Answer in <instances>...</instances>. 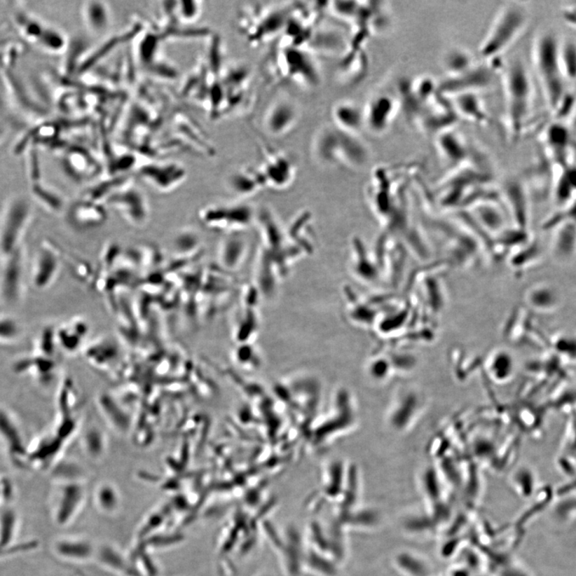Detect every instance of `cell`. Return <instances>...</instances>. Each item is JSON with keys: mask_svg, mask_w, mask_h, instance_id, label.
Instances as JSON below:
<instances>
[{"mask_svg": "<svg viewBox=\"0 0 576 576\" xmlns=\"http://www.w3.org/2000/svg\"><path fill=\"white\" fill-rule=\"evenodd\" d=\"M256 224L259 240L253 285L262 298H270L294 265L313 253L312 216L304 212L284 227L272 212L264 210L258 212Z\"/></svg>", "mask_w": 576, "mask_h": 576, "instance_id": "obj_1", "label": "cell"}, {"mask_svg": "<svg viewBox=\"0 0 576 576\" xmlns=\"http://www.w3.org/2000/svg\"><path fill=\"white\" fill-rule=\"evenodd\" d=\"M500 71L505 104V121L512 138L521 137L532 114L534 88L530 73L521 60H513Z\"/></svg>", "mask_w": 576, "mask_h": 576, "instance_id": "obj_2", "label": "cell"}, {"mask_svg": "<svg viewBox=\"0 0 576 576\" xmlns=\"http://www.w3.org/2000/svg\"><path fill=\"white\" fill-rule=\"evenodd\" d=\"M561 41L552 32H541L535 39L532 60L547 104L553 112L562 110L567 96V80L560 60Z\"/></svg>", "mask_w": 576, "mask_h": 576, "instance_id": "obj_3", "label": "cell"}, {"mask_svg": "<svg viewBox=\"0 0 576 576\" xmlns=\"http://www.w3.org/2000/svg\"><path fill=\"white\" fill-rule=\"evenodd\" d=\"M528 22L526 9L519 4H507L497 11L479 45L481 61L495 64L521 37Z\"/></svg>", "mask_w": 576, "mask_h": 576, "instance_id": "obj_4", "label": "cell"}, {"mask_svg": "<svg viewBox=\"0 0 576 576\" xmlns=\"http://www.w3.org/2000/svg\"><path fill=\"white\" fill-rule=\"evenodd\" d=\"M34 210L26 198H11L0 212V261L24 246L25 237L32 222Z\"/></svg>", "mask_w": 576, "mask_h": 576, "instance_id": "obj_5", "label": "cell"}, {"mask_svg": "<svg viewBox=\"0 0 576 576\" xmlns=\"http://www.w3.org/2000/svg\"><path fill=\"white\" fill-rule=\"evenodd\" d=\"M258 212L246 201L214 203L201 209L200 219L209 229L226 234L246 233L256 224Z\"/></svg>", "mask_w": 576, "mask_h": 576, "instance_id": "obj_6", "label": "cell"}, {"mask_svg": "<svg viewBox=\"0 0 576 576\" xmlns=\"http://www.w3.org/2000/svg\"><path fill=\"white\" fill-rule=\"evenodd\" d=\"M274 75L305 87H315L320 76L310 52L302 48L283 47L276 53L273 64Z\"/></svg>", "mask_w": 576, "mask_h": 576, "instance_id": "obj_7", "label": "cell"}, {"mask_svg": "<svg viewBox=\"0 0 576 576\" xmlns=\"http://www.w3.org/2000/svg\"><path fill=\"white\" fill-rule=\"evenodd\" d=\"M262 163L258 169L263 177L265 189L284 191L291 187L296 178V162L284 151L263 146Z\"/></svg>", "mask_w": 576, "mask_h": 576, "instance_id": "obj_8", "label": "cell"}, {"mask_svg": "<svg viewBox=\"0 0 576 576\" xmlns=\"http://www.w3.org/2000/svg\"><path fill=\"white\" fill-rule=\"evenodd\" d=\"M292 11L284 8H262L257 11V15L253 10L251 15L242 17L241 29L249 42L259 43L270 41L277 34L284 32Z\"/></svg>", "mask_w": 576, "mask_h": 576, "instance_id": "obj_9", "label": "cell"}, {"mask_svg": "<svg viewBox=\"0 0 576 576\" xmlns=\"http://www.w3.org/2000/svg\"><path fill=\"white\" fill-rule=\"evenodd\" d=\"M497 69L481 61L458 76L445 77L439 83L440 93L449 98L462 93H481L493 85Z\"/></svg>", "mask_w": 576, "mask_h": 576, "instance_id": "obj_10", "label": "cell"}, {"mask_svg": "<svg viewBox=\"0 0 576 576\" xmlns=\"http://www.w3.org/2000/svg\"><path fill=\"white\" fill-rule=\"evenodd\" d=\"M25 246L1 261L0 268V302L14 305L20 301L24 293L27 273Z\"/></svg>", "mask_w": 576, "mask_h": 576, "instance_id": "obj_11", "label": "cell"}, {"mask_svg": "<svg viewBox=\"0 0 576 576\" xmlns=\"http://www.w3.org/2000/svg\"><path fill=\"white\" fill-rule=\"evenodd\" d=\"M301 120V110L295 100L283 95L270 104L263 117V128L269 137L282 138L292 133Z\"/></svg>", "mask_w": 576, "mask_h": 576, "instance_id": "obj_12", "label": "cell"}, {"mask_svg": "<svg viewBox=\"0 0 576 576\" xmlns=\"http://www.w3.org/2000/svg\"><path fill=\"white\" fill-rule=\"evenodd\" d=\"M400 109L398 96L383 90L375 92L363 109L364 128L375 135L385 133Z\"/></svg>", "mask_w": 576, "mask_h": 576, "instance_id": "obj_13", "label": "cell"}, {"mask_svg": "<svg viewBox=\"0 0 576 576\" xmlns=\"http://www.w3.org/2000/svg\"><path fill=\"white\" fill-rule=\"evenodd\" d=\"M107 200L111 207L134 227H143L149 222V202L139 188L128 185V188L117 189Z\"/></svg>", "mask_w": 576, "mask_h": 576, "instance_id": "obj_14", "label": "cell"}, {"mask_svg": "<svg viewBox=\"0 0 576 576\" xmlns=\"http://www.w3.org/2000/svg\"><path fill=\"white\" fill-rule=\"evenodd\" d=\"M310 151L316 162L326 167H341V132L332 123L322 125L315 132Z\"/></svg>", "mask_w": 576, "mask_h": 576, "instance_id": "obj_15", "label": "cell"}, {"mask_svg": "<svg viewBox=\"0 0 576 576\" xmlns=\"http://www.w3.org/2000/svg\"><path fill=\"white\" fill-rule=\"evenodd\" d=\"M61 258L60 252L52 244L39 247L30 272L31 283L36 289H46L54 283L60 273Z\"/></svg>", "mask_w": 576, "mask_h": 576, "instance_id": "obj_16", "label": "cell"}, {"mask_svg": "<svg viewBox=\"0 0 576 576\" xmlns=\"http://www.w3.org/2000/svg\"><path fill=\"white\" fill-rule=\"evenodd\" d=\"M245 233L226 234L218 252L219 268L229 273L239 270L250 256L252 245Z\"/></svg>", "mask_w": 576, "mask_h": 576, "instance_id": "obj_17", "label": "cell"}, {"mask_svg": "<svg viewBox=\"0 0 576 576\" xmlns=\"http://www.w3.org/2000/svg\"><path fill=\"white\" fill-rule=\"evenodd\" d=\"M67 222L73 228L83 231L100 227L106 221L104 206L93 200H81L72 203L67 211Z\"/></svg>", "mask_w": 576, "mask_h": 576, "instance_id": "obj_18", "label": "cell"}, {"mask_svg": "<svg viewBox=\"0 0 576 576\" xmlns=\"http://www.w3.org/2000/svg\"><path fill=\"white\" fill-rule=\"evenodd\" d=\"M480 94L481 93H462L448 99L457 117L479 125L488 126L491 117Z\"/></svg>", "mask_w": 576, "mask_h": 576, "instance_id": "obj_19", "label": "cell"}, {"mask_svg": "<svg viewBox=\"0 0 576 576\" xmlns=\"http://www.w3.org/2000/svg\"><path fill=\"white\" fill-rule=\"evenodd\" d=\"M434 137L437 151L444 161L455 165L469 158L471 146L455 128L444 130Z\"/></svg>", "mask_w": 576, "mask_h": 576, "instance_id": "obj_20", "label": "cell"}, {"mask_svg": "<svg viewBox=\"0 0 576 576\" xmlns=\"http://www.w3.org/2000/svg\"><path fill=\"white\" fill-rule=\"evenodd\" d=\"M331 117L333 125L341 131L359 135L364 128L363 107L353 101L336 102L331 110Z\"/></svg>", "mask_w": 576, "mask_h": 576, "instance_id": "obj_21", "label": "cell"}, {"mask_svg": "<svg viewBox=\"0 0 576 576\" xmlns=\"http://www.w3.org/2000/svg\"><path fill=\"white\" fill-rule=\"evenodd\" d=\"M145 181L160 192L172 191L181 182L184 172L177 165H151L140 172Z\"/></svg>", "mask_w": 576, "mask_h": 576, "instance_id": "obj_22", "label": "cell"}, {"mask_svg": "<svg viewBox=\"0 0 576 576\" xmlns=\"http://www.w3.org/2000/svg\"><path fill=\"white\" fill-rule=\"evenodd\" d=\"M231 191L240 198H248L265 189V186L258 167H247L231 174L228 179Z\"/></svg>", "mask_w": 576, "mask_h": 576, "instance_id": "obj_23", "label": "cell"}, {"mask_svg": "<svg viewBox=\"0 0 576 576\" xmlns=\"http://www.w3.org/2000/svg\"><path fill=\"white\" fill-rule=\"evenodd\" d=\"M0 434L4 440L6 446H7L9 451L11 458L15 462V464L20 466H24L25 464V460L28 459V455L26 453L25 447L22 444V440L20 437L19 431L11 423L8 416L0 411Z\"/></svg>", "mask_w": 576, "mask_h": 576, "instance_id": "obj_24", "label": "cell"}, {"mask_svg": "<svg viewBox=\"0 0 576 576\" xmlns=\"http://www.w3.org/2000/svg\"><path fill=\"white\" fill-rule=\"evenodd\" d=\"M478 61L469 50L462 47H453L442 56V67L446 77L462 74L472 69Z\"/></svg>", "mask_w": 576, "mask_h": 576, "instance_id": "obj_25", "label": "cell"}, {"mask_svg": "<svg viewBox=\"0 0 576 576\" xmlns=\"http://www.w3.org/2000/svg\"><path fill=\"white\" fill-rule=\"evenodd\" d=\"M554 249L558 256L568 258L576 249V225L570 222L558 224ZM555 227V228H556Z\"/></svg>", "mask_w": 576, "mask_h": 576, "instance_id": "obj_26", "label": "cell"}, {"mask_svg": "<svg viewBox=\"0 0 576 576\" xmlns=\"http://www.w3.org/2000/svg\"><path fill=\"white\" fill-rule=\"evenodd\" d=\"M560 60L567 81H576V41L574 39L561 41Z\"/></svg>", "mask_w": 576, "mask_h": 576, "instance_id": "obj_27", "label": "cell"}, {"mask_svg": "<svg viewBox=\"0 0 576 576\" xmlns=\"http://www.w3.org/2000/svg\"><path fill=\"white\" fill-rule=\"evenodd\" d=\"M32 192L35 200L47 210L55 213L64 210V201L52 189L41 184H35Z\"/></svg>", "mask_w": 576, "mask_h": 576, "instance_id": "obj_28", "label": "cell"}, {"mask_svg": "<svg viewBox=\"0 0 576 576\" xmlns=\"http://www.w3.org/2000/svg\"><path fill=\"white\" fill-rule=\"evenodd\" d=\"M84 18L92 31L101 32L109 25V14L106 6L102 3H88L84 10Z\"/></svg>", "mask_w": 576, "mask_h": 576, "instance_id": "obj_29", "label": "cell"}, {"mask_svg": "<svg viewBox=\"0 0 576 576\" xmlns=\"http://www.w3.org/2000/svg\"><path fill=\"white\" fill-rule=\"evenodd\" d=\"M528 301L534 308L550 310L557 306L558 298L554 290L549 287H538L530 292Z\"/></svg>", "mask_w": 576, "mask_h": 576, "instance_id": "obj_30", "label": "cell"}, {"mask_svg": "<svg viewBox=\"0 0 576 576\" xmlns=\"http://www.w3.org/2000/svg\"><path fill=\"white\" fill-rule=\"evenodd\" d=\"M514 368H515V364H514L511 355L501 352L497 354L491 361L490 370L495 379L504 381L510 379L513 376Z\"/></svg>", "mask_w": 576, "mask_h": 576, "instance_id": "obj_31", "label": "cell"}, {"mask_svg": "<svg viewBox=\"0 0 576 576\" xmlns=\"http://www.w3.org/2000/svg\"><path fill=\"white\" fill-rule=\"evenodd\" d=\"M19 332V326L14 319L0 316V340H11L18 336Z\"/></svg>", "mask_w": 576, "mask_h": 576, "instance_id": "obj_32", "label": "cell"}, {"mask_svg": "<svg viewBox=\"0 0 576 576\" xmlns=\"http://www.w3.org/2000/svg\"><path fill=\"white\" fill-rule=\"evenodd\" d=\"M554 346L558 352L566 357H576V338L572 336H563L556 338Z\"/></svg>", "mask_w": 576, "mask_h": 576, "instance_id": "obj_33", "label": "cell"}, {"mask_svg": "<svg viewBox=\"0 0 576 576\" xmlns=\"http://www.w3.org/2000/svg\"><path fill=\"white\" fill-rule=\"evenodd\" d=\"M179 13L185 20L193 21L199 17L201 6L198 2H182Z\"/></svg>", "mask_w": 576, "mask_h": 576, "instance_id": "obj_34", "label": "cell"}, {"mask_svg": "<svg viewBox=\"0 0 576 576\" xmlns=\"http://www.w3.org/2000/svg\"><path fill=\"white\" fill-rule=\"evenodd\" d=\"M11 495H13V493H11V487L9 483L1 480L0 481V505L8 502Z\"/></svg>", "mask_w": 576, "mask_h": 576, "instance_id": "obj_35", "label": "cell"}, {"mask_svg": "<svg viewBox=\"0 0 576 576\" xmlns=\"http://www.w3.org/2000/svg\"><path fill=\"white\" fill-rule=\"evenodd\" d=\"M2 208H0V212H1Z\"/></svg>", "mask_w": 576, "mask_h": 576, "instance_id": "obj_36", "label": "cell"}]
</instances>
